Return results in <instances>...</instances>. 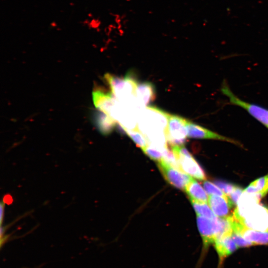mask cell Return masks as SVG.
<instances>
[{
	"mask_svg": "<svg viewBox=\"0 0 268 268\" xmlns=\"http://www.w3.org/2000/svg\"><path fill=\"white\" fill-rule=\"evenodd\" d=\"M169 114L155 107H147L140 116L139 128L147 139L155 134L166 133Z\"/></svg>",
	"mask_w": 268,
	"mask_h": 268,
	"instance_id": "obj_1",
	"label": "cell"
},
{
	"mask_svg": "<svg viewBox=\"0 0 268 268\" xmlns=\"http://www.w3.org/2000/svg\"><path fill=\"white\" fill-rule=\"evenodd\" d=\"M246 227L260 231H268V208L259 203L241 210L235 209L233 214Z\"/></svg>",
	"mask_w": 268,
	"mask_h": 268,
	"instance_id": "obj_2",
	"label": "cell"
},
{
	"mask_svg": "<svg viewBox=\"0 0 268 268\" xmlns=\"http://www.w3.org/2000/svg\"><path fill=\"white\" fill-rule=\"evenodd\" d=\"M104 78L111 93L118 101L127 102L135 95L137 83L131 72H129L125 77L107 73Z\"/></svg>",
	"mask_w": 268,
	"mask_h": 268,
	"instance_id": "obj_3",
	"label": "cell"
},
{
	"mask_svg": "<svg viewBox=\"0 0 268 268\" xmlns=\"http://www.w3.org/2000/svg\"><path fill=\"white\" fill-rule=\"evenodd\" d=\"M177 158L180 169L200 180L206 179L204 171L189 151L183 146H171Z\"/></svg>",
	"mask_w": 268,
	"mask_h": 268,
	"instance_id": "obj_4",
	"label": "cell"
},
{
	"mask_svg": "<svg viewBox=\"0 0 268 268\" xmlns=\"http://www.w3.org/2000/svg\"><path fill=\"white\" fill-rule=\"evenodd\" d=\"M188 121L180 116L169 114L166 135L170 146L183 145L186 142Z\"/></svg>",
	"mask_w": 268,
	"mask_h": 268,
	"instance_id": "obj_5",
	"label": "cell"
},
{
	"mask_svg": "<svg viewBox=\"0 0 268 268\" xmlns=\"http://www.w3.org/2000/svg\"><path fill=\"white\" fill-rule=\"evenodd\" d=\"M221 90L228 98L231 104L243 108L250 115L268 128V109L241 100L231 91L227 84L224 82Z\"/></svg>",
	"mask_w": 268,
	"mask_h": 268,
	"instance_id": "obj_6",
	"label": "cell"
},
{
	"mask_svg": "<svg viewBox=\"0 0 268 268\" xmlns=\"http://www.w3.org/2000/svg\"><path fill=\"white\" fill-rule=\"evenodd\" d=\"M197 223L202 239V249L197 268L201 266L209 250L216 239L214 225L212 220L197 215Z\"/></svg>",
	"mask_w": 268,
	"mask_h": 268,
	"instance_id": "obj_7",
	"label": "cell"
},
{
	"mask_svg": "<svg viewBox=\"0 0 268 268\" xmlns=\"http://www.w3.org/2000/svg\"><path fill=\"white\" fill-rule=\"evenodd\" d=\"M232 232L240 235L253 246L268 245V231H260L248 228L232 214L229 216Z\"/></svg>",
	"mask_w": 268,
	"mask_h": 268,
	"instance_id": "obj_8",
	"label": "cell"
},
{
	"mask_svg": "<svg viewBox=\"0 0 268 268\" xmlns=\"http://www.w3.org/2000/svg\"><path fill=\"white\" fill-rule=\"evenodd\" d=\"M158 165L165 180L172 186L182 190L193 179L181 170L174 168L163 161L158 162Z\"/></svg>",
	"mask_w": 268,
	"mask_h": 268,
	"instance_id": "obj_9",
	"label": "cell"
},
{
	"mask_svg": "<svg viewBox=\"0 0 268 268\" xmlns=\"http://www.w3.org/2000/svg\"><path fill=\"white\" fill-rule=\"evenodd\" d=\"M188 137L198 139H211L239 144L237 141L219 134L199 125L189 121L187 124Z\"/></svg>",
	"mask_w": 268,
	"mask_h": 268,
	"instance_id": "obj_10",
	"label": "cell"
},
{
	"mask_svg": "<svg viewBox=\"0 0 268 268\" xmlns=\"http://www.w3.org/2000/svg\"><path fill=\"white\" fill-rule=\"evenodd\" d=\"M213 245L218 255L219 267H221L226 258L232 254L238 248L231 235L216 239Z\"/></svg>",
	"mask_w": 268,
	"mask_h": 268,
	"instance_id": "obj_11",
	"label": "cell"
},
{
	"mask_svg": "<svg viewBox=\"0 0 268 268\" xmlns=\"http://www.w3.org/2000/svg\"><path fill=\"white\" fill-rule=\"evenodd\" d=\"M207 203L216 216L223 218L229 216L230 209L232 206L227 196L210 195L208 196Z\"/></svg>",
	"mask_w": 268,
	"mask_h": 268,
	"instance_id": "obj_12",
	"label": "cell"
},
{
	"mask_svg": "<svg viewBox=\"0 0 268 268\" xmlns=\"http://www.w3.org/2000/svg\"><path fill=\"white\" fill-rule=\"evenodd\" d=\"M134 96L140 106H147L155 99L156 93L154 85L149 82L137 84Z\"/></svg>",
	"mask_w": 268,
	"mask_h": 268,
	"instance_id": "obj_13",
	"label": "cell"
},
{
	"mask_svg": "<svg viewBox=\"0 0 268 268\" xmlns=\"http://www.w3.org/2000/svg\"><path fill=\"white\" fill-rule=\"evenodd\" d=\"M185 191L191 202L207 203L208 197L205 191L202 186L194 179L187 185Z\"/></svg>",
	"mask_w": 268,
	"mask_h": 268,
	"instance_id": "obj_14",
	"label": "cell"
},
{
	"mask_svg": "<svg viewBox=\"0 0 268 268\" xmlns=\"http://www.w3.org/2000/svg\"><path fill=\"white\" fill-rule=\"evenodd\" d=\"M244 192L258 194L262 198L265 196L268 193V174L252 182Z\"/></svg>",
	"mask_w": 268,
	"mask_h": 268,
	"instance_id": "obj_15",
	"label": "cell"
},
{
	"mask_svg": "<svg viewBox=\"0 0 268 268\" xmlns=\"http://www.w3.org/2000/svg\"><path fill=\"white\" fill-rule=\"evenodd\" d=\"M97 124L100 131L105 135L111 133L117 124V122L113 118L103 113H100L97 118Z\"/></svg>",
	"mask_w": 268,
	"mask_h": 268,
	"instance_id": "obj_16",
	"label": "cell"
},
{
	"mask_svg": "<svg viewBox=\"0 0 268 268\" xmlns=\"http://www.w3.org/2000/svg\"><path fill=\"white\" fill-rule=\"evenodd\" d=\"M121 128L135 144L142 149L148 144V142L145 136L137 128L130 129L124 127Z\"/></svg>",
	"mask_w": 268,
	"mask_h": 268,
	"instance_id": "obj_17",
	"label": "cell"
},
{
	"mask_svg": "<svg viewBox=\"0 0 268 268\" xmlns=\"http://www.w3.org/2000/svg\"><path fill=\"white\" fill-rule=\"evenodd\" d=\"M191 202L197 215L201 216L211 220H214L217 217L206 203Z\"/></svg>",
	"mask_w": 268,
	"mask_h": 268,
	"instance_id": "obj_18",
	"label": "cell"
},
{
	"mask_svg": "<svg viewBox=\"0 0 268 268\" xmlns=\"http://www.w3.org/2000/svg\"><path fill=\"white\" fill-rule=\"evenodd\" d=\"M165 148H160L155 145L148 144L142 150L143 152L151 159L157 162L161 161L164 155Z\"/></svg>",
	"mask_w": 268,
	"mask_h": 268,
	"instance_id": "obj_19",
	"label": "cell"
},
{
	"mask_svg": "<svg viewBox=\"0 0 268 268\" xmlns=\"http://www.w3.org/2000/svg\"><path fill=\"white\" fill-rule=\"evenodd\" d=\"M203 187L208 194L210 195L227 197L225 194L214 184L207 181L203 182Z\"/></svg>",
	"mask_w": 268,
	"mask_h": 268,
	"instance_id": "obj_20",
	"label": "cell"
},
{
	"mask_svg": "<svg viewBox=\"0 0 268 268\" xmlns=\"http://www.w3.org/2000/svg\"><path fill=\"white\" fill-rule=\"evenodd\" d=\"M243 192L244 190L241 187L237 186L233 191L227 196L229 202L232 207L238 204L239 198Z\"/></svg>",
	"mask_w": 268,
	"mask_h": 268,
	"instance_id": "obj_21",
	"label": "cell"
},
{
	"mask_svg": "<svg viewBox=\"0 0 268 268\" xmlns=\"http://www.w3.org/2000/svg\"><path fill=\"white\" fill-rule=\"evenodd\" d=\"M226 196H229L237 186L223 181L217 180L214 183Z\"/></svg>",
	"mask_w": 268,
	"mask_h": 268,
	"instance_id": "obj_22",
	"label": "cell"
},
{
	"mask_svg": "<svg viewBox=\"0 0 268 268\" xmlns=\"http://www.w3.org/2000/svg\"><path fill=\"white\" fill-rule=\"evenodd\" d=\"M231 236L238 248L249 247L253 246L251 243L245 240L239 234L232 232Z\"/></svg>",
	"mask_w": 268,
	"mask_h": 268,
	"instance_id": "obj_23",
	"label": "cell"
},
{
	"mask_svg": "<svg viewBox=\"0 0 268 268\" xmlns=\"http://www.w3.org/2000/svg\"><path fill=\"white\" fill-rule=\"evenodd\" d=\"M4 203L5 202L4 201L1 202L0 204V224L1 225L2 220H3V217L4 215Z\"/></svg>",
	"mask_w": 268,
	"mask_h": 268,
	"instance_id": "obj_24",
	"label": "cell"
}]
</instances>
